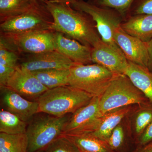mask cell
<instances>
[{
  "mask_svg": "<svg viewBox=\"0 0 152 152\" xmlns=\"http://www.w3.org/2000/svg\"><path fill=\"white\" fill-rule=\"evenodd\" d=\"M133 152H152V141L143 145L139 146Z\"/></svg>",
  "mask_w": 152,
  "mask_h": 152,
  "instance_id": "obj_33",
  "label": "cell"
},
{
  "mask_svg": "<svg viewBox=\"0 0 152 152\" xmlns=\"http://www.w3.org/2000/svg\"><path fill=\"white\" fill-rule=\"evenodd\" d=\"M2 102L6 110L18 116L24 121L28 123L38 113L37 101L29 100L7 87L1 88Z\"/></svg>",
  "mask_w": 152,
  "mask_h": 152,
  "instance_id": "obj_14",
  "label": "cell"
},
{
  "mask_svg": "<svg viewBox=\"0 0 152 152\" xmlns=\"http://www.w3.org/2000/svg\"><path fill=\"white\" fill-rule=\"evenodd\" d=\"M137 140L139 146L143 145L152 141V122Z\"/></svg>",
  "mask_w": 152,
  "mask_h": 152,
  "instance_id": "obj_31",
  "label": "cell"
},
{
  "mask_svg": "<svg viewBox=\"0 0 152 152\" xmlns=\"http://www.w3.org/2000/svg\"><path fill=\"white\" fill-rule=\"evenodd\" d=\"M32 72L48 89L69 85L70 69H51Z\"/></svg>",
  "mask_w": 152,
  "mask_h": 152,
  "instance_id": "obj_20",
  "label": "cell"
},
{
  "mask_svg": "<svg viewBox=\"0 0 152 152\" xmlns=\"http://www.w3.org/2000/svg\"><path fill=\"white\" fill-rule=\"evenodd\" d=\"M43 152H81L72 141L64 135L60 136L43 150Z\"/></svg>",
  "mask_w": 152,
  "mask_h": 152,
  "instance_id": "obj_26",
  "label": "cell"
},
{
  "mask_svg": "<svg viewBox=\"0 0 152 152\" xmlns=\"http://www.w3.org/2000/svg\"><path fill=\"white\" fill-rule=\"evenodd\" d=\"M113 39L128 61L148 68L149 55L147 43L127 34L121 26L114 31Z\"/></svg>",
  "mask_w": 152,
  "mask_h": 152,
  "instance_id": "obj_12",
  "label": "cell"
},
{
  "mask_svg": "<svg viewBox=\"0 0 152 152\" xmlns=\"http://www.w3.org/2000/svg\"><path fill=\"white\" fill-rule=\"evenodd\" d=\"M125 75L152 103V72L130 61Z\"/></svg>",
  "mask_w": 152,
  "mask_h": 152,
  "instance_id": "obj_18",
  "label": "cell"
},
{
  "mask_svg": "<svg viewBox=\"0 0 152 152\" xmlns=\"http://www.w3.org/2000/svg\"><path fill=\"white\" fill-rule=\"evenodd\" d=\"M135 0H88L87 2L98 7L113 9L126 18Z\"/></svg>",
  "mask_w": 152,
  "mask_h": 152,
  "instance_id": "obj_25",
  "label": "cell"
},
{
  "mask_svg": "<svg viewBox=\"0 0 152 152\" xmlns=\"http://www.w3.org/2000/svg\"><path fill=\"white\" fill-rule=\"evenodd\" d=\"M18 60V53L0 44V64L16 68Z\"/></svg>",
  "mask_w": 152,
  "mask_h": 152,
  "instance_id": "obj_28",
  "label": "cell"
},
{
  "mask_svg": "<svg viewBox=\"0 0 152 152\" xmlns=\"http://www.w3.org/2000/svg\"><path fill=\"white\" fill-rule=\"evenodd\" d=\"M54 43L55 50L73 62L82 64L92 63L91 56L92 48L83 45L58 32L54 31Z\"/></svg>",
  "mask_w": 152,
  "mask_h": 152,
  "instance_id": "obj_15",
  "label": "cell"
},
{
  "mask_svg": "<svg viewBox=\"0 0 152 152\" xmlns=\"http://www.w3.org/2000/svg\"><path fill=\"white\" fill-rule=\"evenodd\" d=\"M35 6L31 0H0L1 23L26 12Z\"/></svg>",
  "mask_w": 152,
  "mask_h": 152,
  "instance_id": "obj_22",
  "label": "cell"
},
{
  "mask_svg": "<svg viewBox=\"0 0 152 152\" xmlns=\"http://www.w3.org/2000/svg\"><path fill=\"white\" fill-rule=\"evenodd\" d=\"M137 106H126L105 114L102 117L97 128L90 134L107 142L114 129L122 123L124 119L127 118Z\"/></svg>",
  "mask_w": 152,
  "mask_h": 152,
  "instance_id": "obj_16",
  "label": "cell"
},
{
  "mask_svg": "<svg viewBox=\"0 0 152 152\" xmlns=\"http://www.w3.org/2000/svg\"><path fill=\"white\" fill-rule=\"evenodd\" d=\"M125 139V129L121 123L112 132L107 143L113 151L118 152L124 146Z\"/></svg>",
  "mask_w": 152,
  "mask_h": 152,
  "instance_id": "obj_27",
  "label": "cell"
},
{
  "mask_svg": "<svg viewBox=\"0 0 152 152\" xmlns=\"http://www.w3.org/2000/svg\"><path fill=\"white\" fill-rule=\"evenodd\" d=\"M75 64L56 50L30 54L20 66L31 72L51 69H70Z\"/></svg>",
  "mask_w": 152,
  "mask_h": 152,
  "instance_id": "obj_13",
  "label": "cell"
},
{
  "mask_svg": "<svg viewBox=\"0 0 152 152\" xmlns=\"http://www.w3.org/2000/svg\"><path fill=\"white\" fill-rule=\"evenodd\" d=\"M35 152H43V150H41V151H36Z\"/></svg>",
  "mask_w": 152,
  "mask_h": 152,
  "instance_id": "obj_36",
  "label": "cell"
},
{
  "mask_svg": "<svg viewBox=\"0 0 152 152\" xmlns=\"http://www.w3.org/2000/svg\"><path fill=\"white\" fill-rule=\"evenodd\" d=\"M128 117L131 134L137 140L152 122V103L138 105Z\"/></svg>",
  "mask_w": 152,
  "mask_h": 152,
  "instance_id": "obj_19",
  "label": "cell"
},
{
  "mask_svg": "<svg viewBox=\"0 0 152 152\" xmlns=\"http://www.w3.org/2000/svg\"><path fill=\"white\" fill-rule=\"evenodd\" d=\"M66 136L77 147L81 152H115L110 148L106 142L98 139L90 133Z\"/></svg>",
  "mask_w": 152,
  "mask_h": 152,
  "instance_id": "obj_21",
  "label": "cell"
},
{
  "mask_svg": "<svg viewBox=\"0 0 152 152\" xmlns=\"http://www.w3.org/2000/svg\"><path fill=\"white\" fill-rule=\"evenodd\" d=\"M28 123L7 110L0 111V132L10 134L26 132Z\"/></svg>",
  "mask_w": 152,
  "mask_h": 152,
  "instance_id": "obj_24",
  "label": "cell"
},
{
  "mask_svg": "<svg viewBox=\"0 0 152 152\" xmlns=\"http://www.w3.org/2000/svg\"><path fill=\"white\" fill-rule=\"evenodd\" d=\"M28 146L26 132L15 134L0 133V152H27Z\"/></svg>",
  "mask_w": 152,
  "mask_h": 152,
  "instance_id": "obj_23",
  "label": "cell"
},
{
  "mask_svg": "<svg viewBox=\"0 0 152 152\" xmlns=\"http://www.w3.org/2000/svg\"><path fill=\"white\" fill-rule=\"evenodd\" d=\"M46 7L53 19L51 30L91 48L102 40L96 23L88 14L67 3L48 1Z\"/></svg>",
  "mask_w": 152,
  "mask_h": 152,
  "instance_id": "obj_1",
  "label": "cell"
},
{
  "mask_svg": "<svg viewBox=\"0 0 152 152\" xmlns=\"http://www.w3.org/2000/svg\"><path fill=\"white\" fill-rule=\"evenodd\" d=\"M35 6H46V4L48 0H31Z\"/></svg>",
  "mask_w": 152,
  "mask_h": 152,
  "instance_id": "obj_34",
  "label": "cell"
},
{
  "mask_svg": "<svg viewBox=\"0 0 152 152\" xmlns=\"http://www.w3.org/2000/svg\"><path fill=\"white\" fill-rule=\"evenodd\" d=\"M50 1H53L60 2H65L71 4L74 2L77 1L79 0H48Z\"/></svg>",
  "mask_w": 152,
  "mask_h": 152,
  "instance_id": "obj_35",
  "label": "cell"
},
{
  "mask_svg": "<svg viewBox=\"0 0 152 152\" xmlns=\"http://www.w3.org/2000/svg\"><path fill=\"white\" fill-rule=\"evenodd\" d=\"M92 63L103 66L117 75H125L129 62L118 47L101 40L91 51Z\"/></svg>",
  "mask_w": 152,
  "mask_h": 152,
  "instance_id": "obj_10",
  "label": "cell"
},
{
  "mask_svg": "<svg viewBox=\"0 0 152 152\" xmlns=\"http://www.w3.org/2000/svg\"><path fill=\"white\" fill-rule=\"evenodd\" d=\"M70 4L74 9L84 12L91 17L96 25L102 40L113 46L118 47L114 42L113 35L115 30L121 26L124 20L121 14L113 9L98 7L83 0H79Z\"/></svg>",
  "mask_w": 152,
  "mask_h": 152,
  "instance_id": "obj_7",
  "label": "cell"
},
{
  "mask_svg": "<svg viewBox=\"0 0 152 152\" xmlns=\"http://www.w3.org/2000/svg\"><path fill=\"white\" fill-rule=\"evenodd\" d=\"M99 98L94 97L91 102L71 115L63 135H73L90 133L96 129L102 117Z\"/></svg>",
  "mask_w": 152,
  "mask_h": 152,
  "instance_id": "obj_9",
  "label": "cell"
},
{
  "mask_svg": "<svg viewBox=\"0 0 152 152\" xmlns=\"http://www.w3.org/2000/svg\"><path fill=\"white\" fill-rule=\"evenodd\" d=\"M54 31L51 30L21 33L1 32L0 44L20 53L36 54L55 50Z\"/></svg>",
  "mask_w": 152,
  "mask_h": 152,
  "instance_id": "obj_6",
  "label": "cell"
},
{
  "mask_svg": "<svg viewBox=\"0 0 152 152\" xmlns=\"http://www.w3.org/2000/svg\"><path fill=\"white\" fill-rule=\"evenodd\" d=\"M121 27L127 34L148 42L152 39V15L129 16L123 21Z\"/></svg>",
  "mask_w": 152,
  "mask_h": 152,
  "instance_id": "obj_17",
  "label": "cell"
},
{
  "mask_svg": "<svg viewBox=\"0 0 152 152\" xmlns=\"http://www.w3.org/2000/svg\"><path fill=\"white\" fill-rule=\"evenodd\" d=\"M138 15H152V0H135L127 17Z\"/></svg>",
  "mask_w": 152,
  "mask_h": 152,
  "instance_id": "obj_29",
  "label": "cell"
},
{
  "mask_svg": "<svg viewBox=\"0 0 152 152\" xmlns=\"http://www.w3.org/2000/svg\"><path fill=\"white\" fill-rule=\"evenodd\" d=\"M16 68L0 64V87L1 88L7 86L9 80L15 72Z\"/></svg>",
  "mask_w": 152,
  "mask_h": 152,
  "instance_id": "obj_30",
  "label": "cell"
},
{
  "mask_svg": "<svg viewBox=\"0 0 152 152\" xmlns=\"http://www.w3.org/2000/svg\"><path fill=\"white\" fill-rule=\"evenodd\" d=\"M94 97L69 86L47 90L38 99L39 112L57 117L72 114L89 103Z\"/></svg>",
  "mask_w": 152,
  "mask_h": 152,
  "instance_id": "obj_2",
  "label": "cell"
},
{
  "mask_svg": "<svg viewBox=\"0 0 152 152\" xmlns=\"http://www.w3.org/2000/svg\"><path fill=\"white\" fill-rule=\"evenodd\" d=\"M149 55V62L148 68L152 72V39L147 42Z\"/></svg>",
  "mask_w": 152,
  "mask_h": 152,
  "instance_id": "obj_32",
  "label": "cell"
},
{
  "mask_svg": "<svg viewBox=\"0 0 152 152\" xmlns=\"http://www.w3.org/2000/svg\"><path fill=\"white\" fill-rule=\"evenodd\" d=\"M7 87L29 100L37 101L48 88L41 83L32 72L18 66L9 80Z\"/></svg>",
  "mask_w": 152,
  "mask_h": 152,
  "instance_id": "obj_11",
  "label": "cell"
},
{
  "mask_svg": "<svg viewBox=\"0 0 152 152\" xmlns=\"http://www.w3.org/2000/svg\"><path fill=\"white\" fill-rule=\"evenodd\" d=\"M71 115L57 117L39 112L28 123L26 134L28 140L27 152L45 148L57 138L62 135Z\"/></svg>",
  "mask_w": 152,
  "mask_h": 152,
  "instance_id": "obj_4",
  "label": "cell"
},
{
  "mask_svg": "<svg viewBox=\"0 0 152 152\" xmlns=\"http://www.w3.org/2000/svg\"><path fill=\"white\" fill-rule=\"evenodd\" d=\"M117 75L97 64L75 63L70 69L69 85L100 98Z\"/></svg>",
  "mask_w": 152,
  "mask_h": 152,
  "instance_id": "obj_5",
  "label": "cell"
},
{
  "mask_svg": "<svg viewBox=\"0 0 152 152\" xmlns=\"http://www.w3.org/2000/svg\"><path fill=\"white\" fill-rule=\"evenodd\" d=\"M51 15L46 6L35 7L26 12L1 23V32L21 33L50 30Z\"/></svg>",
  "mask_w": 152,
  "mask_h": 152,
  "instance_id": "obj_8",
  "label": "cell"
},
{
  "mask_svg": "<svg viewBox=\"0 0 152 152\" xmlns=\"http://www.w3.org/2000/svg\"><path fill=\"white\" fill-rule=\"evenodd\" d=\"M151 102L126 75H117L99 98V109L103 116L115 109Z\"/></svg>",
  "mask_w": 152,
  "mask_h": 152,
  "instance_id": "obj_3",
  "label": "cell"
}]
</instances>
